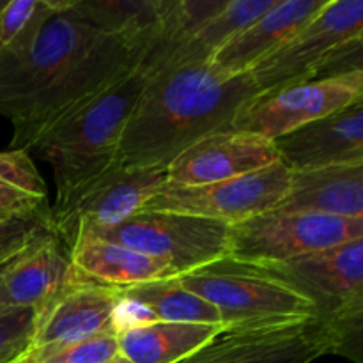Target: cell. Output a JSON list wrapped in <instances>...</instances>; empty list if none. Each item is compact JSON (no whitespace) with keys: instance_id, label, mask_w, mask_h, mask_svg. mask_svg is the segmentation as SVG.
I'll return each mask as SVG.
<instances>
[{"instance_id":"cell-20","label":"cell","mask_w":363,"mask_h":363,"mask_svg":"<svg viewBox=\"0 0 363 363\" xmlns=\"http://www.w3.org/2000/svg\"><path fill=\"white\" fill-rule=\"evenodd\" d=\"M223 326L152 321L117 333L119 354L130 363H177L218 335Z\"/></svg>"},{"instance_id":"cell-1","label":"cell","mask_w":363,"mask_h":363,"mask_svg":"<svg viewBox=\"0 0 363 363\" xmlns=\"http://www.w3.org/2000/svg\"><path fill=\"white\" fill-rule=\"evenodd\" d=\"M149 41L106 34L55 0V13L20 55H0V116L13 124L11 149L32 151L73 110L140 66Z\"/></svg>"},{"instance_id":"cell-22","label":"cell","mask_w":363,"mask_h":363,"mask_svg":"<svg viewBox=\"0 0 363 363\" xmlns=\"http://www.w3.org/2000/svg\"><path fill=\"white\" fill-rule=\"evenodd\" d=\"M121 298L140 303L156 321L223 326L213 305L188 291L177 277L121 289Z\"/></svg>"},{"instance_id":"cell-21","label":"cell","mask_w":363,"mask_h":363,"mask_svg":"<svg viewBox=\"0 0 363 363\" xmlns=\"http://www.w3.org/2000/svg\"><path fill=\"white\" fill-rule=\"evenodd\" d=\"M273 4L275 0H227L225 6L215 16L209 18L186 43H183L167 59L160 71L209 64L223 45H227L238 32L264 14Z\"/></svg>"},{"instance_id":"cell-13","label":"cell","mask_w":363,"mask_h":363,"mask_svg":"<svg viewBox=\"0 0 363 363\" xmlns=\"http://www.w3.org/2000/svg\"><path fill=\"white\" fill-rule=\"evenodd\" d=\"M80 279L82 273L71 262L69 250L50 225L2 268L0 314L20 308L43 314Z\"/></svg>"},{"instance_id":"cell-12","label":"cell","mask_w":363,"mask_h":363,"mask_svg":"<svg viewBox=\"0 0 363 363\" xmlns=\"http://www.w3.org/2000/svg\"><path fill=\"white\" fill-rule=\"evenodd\" d=\"M167 184L162 169H112L66 209L50 213V225L67 250L80 230L110 229L142 209Z\"/></svg>"},{"instance_id":"cell-27","label":"cell","mask_w":363,"mask_h":363,"mask_svg":"<svg viewBox=\"0 0 363 363\" xmlns=\"http://www.w3.org/2000/svg\"><path fill=\"white\" fill-rule=\"evenodd\" d=\"M38 328V312L20 308L0 314V363H13L30 353Z\"/></svg>"},{"instance_id":"cell-24","label":"cell","mask_w":363,"mask_h":363,"mask_svg":"<svg viewBox=\"0 0 363 363\" xmlns=\"http://www.w3.org/2000/svg\"><path fill=\"white\" fill-rule=\"evenodd\" d=\"M71 9L106 34L152 45L162 14V0H71Z\"/></svg>"},{"instance_id":"cell-17","label":"cell","mask_w":363,"mask_h":363,"mask_svg":"<svg viewBox=\"0 0 363 363\" xmlns=\"http://www.w3.org/2000/svg\"><path fill=\"white\" fill-rule=\"evenodd\" d=\"M325 4L326 0H275L264 14L223 45L209 64L227 78L248 74Z\"/></svg>"},{"instance_id":"cell-3","label":"cell","mask_w":363,"mask_h":363,"mask_svg":"<svg viewBox=\"0 0 363 363\" xmlns=\"http://www.w3.org/2000/svg\"><path fill=\"white\" fill-rule=\"evenodd\" d=\"M142 66L53 124L32 149L52 167L55 202L50 213L66 209L78 195L116 165L123 131L147 84Z\"/></svg>"},{"instance_id":"cell-5","label":"cell","mask_w":363,"mask_h":363,"mask_svg":"<svg viewBox=\"0 0 363 363\" xmlns=\"http://www.w3.org/2000/svg\"><path fill=\"white\" fill-rule=\"evenodd\" d=\"M216 308L223 328H255L314 319L311 301L255 266L222 259L177 277Z\"/></svg>"},{"instance_id":"cell-28","label":"cell","mask_w":363,"mask_h":363,"mask_svg":"<svg viewBox=\"0 0 363 363\" xmlns=\"http://www.w3.org/2000/svg\"><path fill=\"white\" fill-rule=\"evenodd\" d=\"M48 227L50 211L27 218L0 220V268L13 261Z\"/></svg>"},{"instance_id":"cell-23","label":"cell","mask_w":363,"mask_h":363,"mask_svg":"<svg viewBox=\"0 0 363 363\" xmlns=\"http://www.w3.org/2000/svg\"><path fill=\"white\" fill-rule=\"evenodd\" d=\"M48 190L28 151H0V220L50 211Z\"/></svg>"},{"instance_id":"cell-18","label":"cell","mask_w":363,"mask_h":363,"mask_svg":"<svg viewBox=\"0 0 363 363\" xmlns=\"http://www.w3.org/2000/svg\"><path fill=\"white\" fill-rule=\"evenodd\" d=\"M275 209L363 220V165L294 170Z\"/></svg>"},{"instance_id":"cell-9","label":"cell","mask_w":363,"mask_h":363,"mask_svg":"<svg viewBox=\"0 0 363 363\" xmlns=\"http://www.w3.org/2000/svg\"><path fill=\"white\" fill-rule=\"evenodd\" d=\"M291 170L277 162L257 172L202 186L165 184L140 211L179 213L236 225L269 209L279 208L289 188Z\"/></svg>"},{"instance_id":"cell-31","label":"cell","mask_w":363,"mask_h":363,"mask_svg":"<svg viewBox=\"0 0 363 363\" xmlns=\"http://www.w3.org/2000/svg\"><path fill=\"white\" fill-rule=\"evenodd\" d=\"M4 4H6V0H0V9H2V7H4Z\"/></svg>"},{"instance_id":"cell-16","label":"cell","mask_w":363,"mask_h":363,"mask_svg":"<svg viewBox=\"0 0 363 363\" xmlns=\"http://www.w3.org/2000/svg\"><path fill=\"white\" fill-rule=\"evenodd\" d=\"M121 289L96 284L82 275L38 315L32 350H52L112 330Z\"/></svg>"},{"instance_id":"cell-10","label":"cell","mask_w":363,"mask_h":363,"mask_svg":"<svg viewBox=\"0 0 363 363\" xmlns=\"http://www.w3.org/2000/svg\"><path fill=\"white\" fill-rule=\"evenodd\" d=\"M358 101H363V71L314 78L269 96H259L238 117L234 130L255 133L273 142Z\"/></svg>"},{"instance_id":"cell-11","label":"cell","mask_w":363,"mask_h":363,"mask_svg":"<svg viewBox=\"0 0 363 363\" xmlns=\"http://www.w3.org/2000/svg\"><path fill=\"white\" fill-rule=\"evenodd\" d=\"M325 354H332V346L314 318L255 328H223L177 363H312Z\"/></svg>"},{"instance_id":"cell-19","label":"cell","mask_w":363,"mask_h":363,"mask_svg":"<svg viewBox=\"0 0 363 363\" xmlns=\"http://www.w3.org/2000/svg\"><path fill=\"white\" fill-rule=\"evenodd\" d=\"M69 257L85 279L116 289L177 277L170 266L163 264L158 259L124 245L106 241L87 230L77 234L69 248Z\"/></svg>"},{"instance_id":"cell-6","label":"cell","mask_w":363,"mask_h":363,"mask_svg":"<svg viewBox=\"0 0 363 363\" xmlns=\"http://www.w3.org/2000/svg\"><path fill=\"white\" fill-rule=\"evenodd\" d=\"M363 240V220L269 209L229 227L225 259L266 268Z\"/></svg>"},{"instance_id":"cell-26","label":"cell","mask_w":363,"mask_h":363,"mask_svg":"<svg viewBox=\"0 0 363 363\" xmlns=\"http://www.w3.org/2000/svg\"><path fill=\"white\" fill-rule=\"evenodd\" d=\"M35 363H112L119 357L116 330L82 339L52 350L30 351Z\"/></svg>"},{"instance_id":"cell-14","label":"cell","mask_w":363,"mask_h":363,"mask_svg":"<svg viewBox=\"0 0 363 363\" xmlns=\"http://www.w3.org/2000/svg\"><path fill=\"white\" fill-rule=\"evenodd\" d=\"M280 162L275 144L240 130L220 131L184 149L165 170L170 186H202L236 179Z\"/></svg>"},{"instance_id":"cell-8","label":"cell","mask_w":363,"mask_h":363,"mask_svg":"<svg viewBox=\"0 0 363 363\" xmlns=\"http://www.w3.org/2000/svg\"><path fill=\"white\" fill-rule=\"evenodd\" d=\"M87 233L158 259L181 277L225 259L229 225L179 213L138 211L110 229Z\"/></svg>"},{"instance_id":"cell-2","label":"cell","mask_w":363,"mask_h":363,"mask_svg":"<svg viewBox=\"0 0 363 363\" xmlns=\"http://www.w3.org/2000/svg\"><path fill=\"white\" fill-rule=\"evenodd\" d=\"M257 98L250 74L227 78L211 64L149 74L119 140L113 169L167 170L190 145L234 130L238 117Z\"/></svg>"},{"instance_id":"cell-32","label":"cell","mask_w":363,"mask_h":363,"mask_svg":"<svg viewBox=\"0 0 363 363\" xmlns=\"http://www.w3.org/2000/svg\"><path fill=\"white\" fill-rule=\"evenodd\" d=\"M0 275H2V268H0Z\"/></svg>"},{"instance_id":"cell-25","label":"cell","mask_w":363,"mask_h":363,"mask_svg":"<svg viewBox=\"0 0 363 363\" xmlns=\"http://www.w3.org/2000/svg\"><path fill=\"white\" fill-rule=\"evenodd\" d=\"M55 13V0H6L0 9V55L23 53Z\"/></svg>"},{"instance_id":"cell-30","label":"cell","mask_w":363,"mask_h":363,"mask_svg":"<svg viewBox=\"0 0 363 363\" xmlns=\"http://www.w3.org/2000/svg\"><path fill=\"white\" fill-rule=\"evenodd\" d=\"M112 363H130V362H128V360H124V358H123V357H121V354H119V357H117V358H116V360H113Z\"/></svg>"},{"instance_id":"cell-29","label":"cell","mask_w":363,"mask_h":363,"mask_svg":"<svg viewBox=\"0 0 363 363\" xmlns=\"http://www.w3.org/2000/svg\"><path fill=\"white\" fill-rule=\"evenodd\" d=\"M13 363H35V360H34V357H32V353H27L25 357H21L20 360H16Z\"/></svg>"},{"instance_id":"cell-4","label":"cell","mask_w":363,"mask_h":363,"mask_svg":"<svg viewBox=\"0 0 363 363\" xmlns=\"http://www.w3.org/2000/svg\"><path fill=\"white\" fill-rule=\"evenodd\" d=\"M261 269L314 305L332 354L363 363V240Z\"/></svg>"},{"instance_id":"cell-15","label":"cell","mask_w":363,"mask_h":363,"mask_svg":"<svg viewBox=\"0 0 363 363\" xmlns=\"http://www.w3.org/2000/svg\"><path fill=\"white\" fill-rule=\"evenodd\" d=\"M273 144L291 172L363 165V101L305 124Z\"/></svg>"},{"instance_id":"cell-7","label":"cell","mask_w":363,"mask_h":363,"mask_svg":"<svg viewBox=\"0 0 363 363\" xmlns=\"http://www.w3.org/2000/svg\"><path fill=\"white\" fill-rule=\"evenodd\" d=\"M363 38V0H326L272 55L250 71L259 96L318 78L330 57L346 43Z\"/></svg>"}]
</instances>
